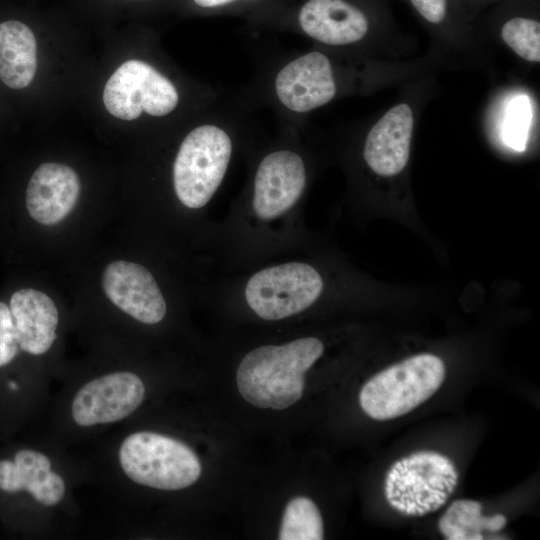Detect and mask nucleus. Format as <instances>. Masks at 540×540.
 <instances>
[{"label": "nucleus", "mask_w": 540, "mask_h": 540, "mask_svg": "<svg viewBox=\"0 0 540 540\" xmlns=\"http://www.w3.org/2000/svg\"><path fill=\"white\" fill-rule=\"evenodd\" d=\"M323 353L322 341L311 336L257 347L238 366V390L256 407L286 409L302 397L304 374Z\"/></svg>", "instance_id": "nucleus-1"}, {"label": "nucleus", "mask_w": 540, "mask_h": 540, "mask_svg": "<svg viewBox=\"0 0 540 540\" xmlns=\"http://www.w3.org/2000/svg\"><path fill=\"white\" fill-rule=\"evenodd\" d=\"M279 126L276 139L256 156L245 193L248 211L263 223L292 212L309 180L308 163L299 141L300 129Z\"/></svg>", "instance_id": "nucleus-2"}, {"label": "nucleus", "mask_w": 540, "mask_h": 540, "mask_svg": "<svg viewBox=\"0 0 540 540\" xmlns=\"http://www.w3.org/2000/svg\"><path fill=\"white\" fill-rule=\"evenodd\" d=\"M117 458L132 482L159 490L174 491L193 485L201 475L197 454L173 437L137 431L120 443Z\"/></svg>", "instance_id": "nucleus-3"}, {"label": "nucleus", "mask_w": 540, "mask_h": 540, "mask_svg": "<svg viewBox=\"0 0 540 540\" xmlns=\"http://www.w3.org/2000/svg\"><path fill=\"white\" fill-rule=\"evenodd\" d=\"M445 378L442 359L421 353L402 360L370 378L359 393L362 410L372 419L403 416L428 400Z\"/></svg>", "instance_id": "nucleus-4"}, {"label": "nucleus", "mask_w": 540, "mask_h": 540, "mask_svg": "<svg viewBox=\"0 0 540 540\" xmlns=\"http://www.w3.org/2000/svg\"><path fill=\"white\" fill-rule=\"evenodd\" d=\"M458 483L454 463L434 451H418L396 461L385 480L391 507L407 516H423L443 506Z\"/></svg>", "instance_id": "nucleus-5"}, {"label": "nucleus", "mask_w": 540, "mask_h": 540, "mask_svg": "<svg viewBox=\"0 0 540 540\" xmlns=\"http://www.w3.org/2000/svg\"><path fill=\"white\" fill-rule=\"evenodd\" d=\"M103 102L110 114L122 120L133 121L142 114L164 118L180 108L183 91L156 65L131 59L119 66L108 79Z\"/></svg>", "instance_id": "nucleus-6"}, {"label": "nucleus", "mask_w": 540, "mask_h": 540, "mask_svg": "<svg viewBox=\"0 0 540 540\" xmlns=\"http://www.w3.org/2000/svg\"><path fill=\"white\" fill-rule=\"evenodd\" d=\"M323 289V278L315 267L302 261H288L254 272L244 284L243 297L254 314L275 321L307 310Z\"/></svg>", "instance_id": "nucleus-7"}, {"label": "nucleus", "mask_w": 540, "mask_h": 540, "mask_svg": "<svg viewBox=\"0 0 540 540\" xmlns=\"http://www.w3.org/2000/svg\"><path fill=\"white\" fill-rule=\"evenodd\" d=\"M145 394V384L136 373L110 372L89 380L76 391L70 415L83 428L116 423L134 413Z\"/></svg>", "instance_id": "nucleus-8"}, {"label": "nucleus", "mask_w": 540, "mask_h": 540, "mask_svg": "<svg viewBox=\"0 0 540 540\" xmlns=\"http://www.w3.org/2000/svg\"><path fill=\"white\" fill-rule=\"evenodd\" d=\"M102 286L114 305L141 323L157 324L166 315V301L155 278L140 264L122 260L108 264Z\"/></svg>", "instance_id": "nucleus-9"}, {"label": "nucleus", "mask_w": 540, "mask_h": 540, "mask_svg": "<svg viewBox=\"0 0 540 540\" xmlns=\"http://www.w3.org/2000/svg\"><path fill=\"white\" fill-rule=\"evenodd\" d=\"M291 20V28L330 47L357 44L369 29L364 12L346 0H307Z\"/></svg>", "instance_id": "nucleus-10"}, {"label": "nucleus", "mask_w": 540, "mask_h": 540, "mask_svg": "<svg viewBox=\"0 0 540 540\" xmlns=\"http://www.w3.org/2000/svg\"><path fill=\"white\" fill-rule=\"evenodd\" d=\"M413 125L412 110L403 103L392 107L371 127L362 155L374 173L391 177L405 168L410 155Z\"/></svg>", "instance_id": "nucleus-11"}, {"label": "nucleus", "mask_w": 540, "mask_h": 540, "mask_svg": "<svg viewBox=\"0 0 540 540\" xmlns=\"http://www.w3.org/2000/svg\"><path fill=\"white\" fill-rule=\"evenodd\" d=\"M52 465L45 453L31 448L20 449L13 458L0 460V490L26 492L40 505L56 506L64 499L67 487Z\"/></svg>", "instance_id": "nucleus-12"}, {"label": "nucleus", "mask_w": 540, "mask_h": 540, "mask_svg": "<svg viewBox=\"0 0 540 540\" xmlns=\"http://www.w3.org/2000/svg\"><path fill=\"white\" fill-rule=\"evenodd\" d=\"M79 193L80 181L71 167L44 163L30 178L26 191L27 210L38 223L55 225L73 210Z\"/></svg>", "instance_id": "nucleus-13"}, {"label": "nucleus", "mask_w": 540, "mask_h": 540, "mask_svg": "<svg viewBox=\"0 0 540 540\" xmlns=\"http://www.w3.org/2000/svg\"><path fill=\"white\" fill-rule=\"evenodd\" d=\"M9 308L20 350L35 356L50 350L57 338L58 309L45 293L27 288L13 293Z\"/></svg>", "instance_id": "nucleus-14"}, {"label": "nucleus", "mask_w": 540, "mask_h": 540, "mask_svg": "<svg viewBox=\"0 0 540 540\" xmlns=\"http://www.w3.org/2000/svg\"><path fill=\"white\" fill-rule=\"evenodd\" d=\"M37 68L33 31L18 20L0 23V79L12 89L28 86Z\"/></svg>", "instance_id": "nucleus-15"}, {"label": "nucleus", "mask_w": 540, "mask_h": 540, "mask_svg": "<svg viewBox=\"0 0 540 540\" xmlns=\"http://www.w3.org/2000/svg\"><path fill=\"white\" fill-rule=\"evenodd\" d=\"M481 503L456 500L438 522V528L448 540H482L483 531L498 532L507 523L502 514L489 517L481 514Z\"/></svg>", "instance_id": "nucleus-16"}, {"label": "nucleus", "mask_w": 540, "mask_h": 540, "mask_svg": "<svg viewBox=\"0 0 540 540\" xmlns=\"http://www.w3.org/2000/svg\"><path fill=\"white\" fill-rule=\"evenodd\" d=\"M323 520L316 504L298 496L287 504L280 526V540H321Z\"/></svg>", "instance_id": "nucleus-17"}, {"label": "nucleus", "mask_w": 540, "mask_h": 540, "mask_svg": "<svg viewBox=\"0 0 540 540\" xmlns=\"http://www.w3.org/2000/svg\"><path fill=\"white\" fill-rule=\"evenodd\" d=\"M506 44L520 57L531 62L540 61V24L528 18L507 21L501 31Z\"/></svg>", "instance_id": "nucleus-18"}, {"label": "nucleus", "mask_w": 540, "mask_h": 540, "mask_svg": "<svg viewBox=\"0 0 540 540\" xmlns=\"http://www.w3.org/2000/svg\"><path fill=\"white\" fill-rule=\"evenodd\" d=\"M531 115L529 99L525 95L514 98L508 105L503 137L505 143L516 151L525 149Z\"/></svg>", "instance_id": "nucleus-19"}, {"label": "nucleus", "mask_w": 540, "mask_h": 540, "mask_svg": "<svg viewBox=\"0 0 540 540\" xmlns=\"http://www.w3.org/2000/svg\"><path fill=\"white\" fill-rule=\"evenodd\" d=\"M19 344L8 305L0 302V368L11 363L19 353Z\"/></svg>", "instance_id": "nucleus-20"}, {"label": "nucleus", "mask_w": 540, "mask_h": 540, "mask_svg": "<svg viewBox=\"0 0 540 540\" xmlns=\"http://www.w3.org/2000/svg\"><path fill=\"white\" fill-rule=\"evenodd\" d=\"M417 11L429 22H441L447 10V0H411Z\"/></svg>", "instance_id": "nucleus-21"}, {"label": "nucleus", "mask_w": 540, "mask_h": 540, "mask_svg": "<svg viewBox=\"0 0 540 540\" xmlns=\"http://www.w3.org/2000/svg\"><path fill=\"white\" fill-rule=\"evenodd\" d=\"M264 0H191V3L203 11H219L241 4H256Z\"/></svg>", "instance_id": "nucleus-22"}, {"label": "nucleus", "mask_w": 540, "mask_h": 540, "mask_svg": "<svg viewBox=\"0 0 540 540\" xmlns=\"http://www.w3.org/2000/svg\"><path fill=\"white\" fill-rule=\"evenodd\" d=\"M132 1H136V0H132Z\"/></svg>", "instance_id": "nucleus-23"}]
</instances>
